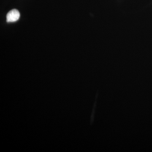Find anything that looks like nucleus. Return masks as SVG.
I'll return each instance as SVG.
<instances>
[{
  "instance_id": "obj_1",
  "label": "nucleus",
  "mask_w": 152,
  "mask_h": 152,
  "mask_svg": "<svg viewBox=\"0 0 152 152\" xmlns=\"http://www.w3.org/2000/svg\"><path fill=\"white\" fill-rule=\"evenodd\" d=\"M20 13L18 10L13 9L10 11L7 15V23H13L18 21L20 18Z\"/></svg>"
}]
</instances>
